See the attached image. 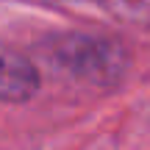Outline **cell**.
Returning a JSON list of instances; mask_svg holds the SVG:
<instances>
[{
	"instance_id": "cell-3",
	"label": "cell",
	"mask_w": 150,
	"mask_h": 150,
	"mask_svg": "<svg viewBox=\"0 0 150 150\" xmlns=\"http://www.w3.org/2000/svg\"><path fill=\"white\" fill-rule=\"evenodd\" d=\"M97 3L117 20L134 22V25H150V0H97Z\"/></svg>"
},
{
	"instance_id": "cell-1",
	"label": "cell",
	"mask_w": 150,
	"mask_h": 150,
	"mask_svg": "<svg viewBox=\"0 0 150 150\" xmlns=\"http://www.w3.org/2000/svg\"><path fill=\"white\" fill-rule=\"evenodd\" d=\"M53 56L61 70L97 86L117 83L128 64V53L120 42L108 36H89V33H67L56 39Z\"/></svg>"
},
{
	"instance_id": "cell-2",
	"label": "cell",
	"mask_w": 150,
	"mask_h": 150,
	"mask_svg": "<svg viewBox=\"0 0 150 150\" xmlns=\"http://www.w3.org/2000/svg\"><path fill=\"white\" fill-rule=\"evenodd\" d=\"M39 86L36 70L25 56L14 53V50L0 47V100L6 103H22L33 97Z\"/></svg>"
}]
</instances>
